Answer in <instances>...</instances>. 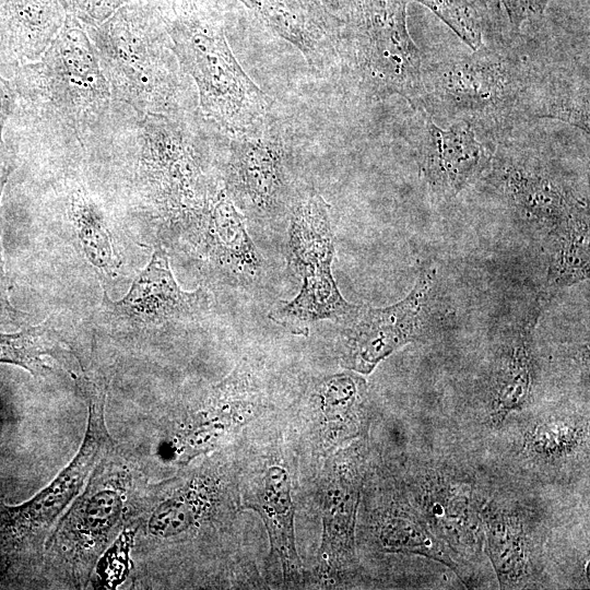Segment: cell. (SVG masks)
Listing matches in <instances>:
<instances>
[{
	"mask_svg": "<svg viewBox=\"0 0 590 590\" xmlns=\"http://www.w3.org/2000/svg\"><path fill=\"white\" fill-rule=\"evenodd\" d=\"M565 91V72L543 69L518 37L503 36L470 54L423 61L417 111L468 121L498 142L527 120L555 118Z\"/></svg>",
	"mask_w": 590,
	"mask_h": 590,
	"instance_id": "6da1fadb",
	"label": "cell"
},
{
	"mask_svg": "<svg viewBox=\"0 0 590 590\" xmlns=\"http://www.w3.org/2000/svg\"><path fill=\"white\" fill-rule=\"evenodd\" d=\"M111 134L134 161L133 188L142 205L170 228L193 232L223 186L215 134L200 110L139 114Z\"/></svg>",
	"mask_w": 590,
	"mask_h": 590,
	"instance_id": "7a4b0ae2",
	"label": "cell"
},
{
	"mask_svg": "<svg viewBox=\"0 0 590 590\" xmlns=\"http://www.w3.org/2000/svg\"><path fill=\"white\" fill-rule=\"evenodd\" d=\"M177 59L193 82L201 114L228 137L268 123L273 101L244 71L225 32L221 0H157Z\"/></svg>",
	"mask_w": 590,
	"mask_h": 590,
	"instance_id": "3957f363",
	"label": "cell"
},
{
	"mask_svg": "<svg viewBox=\"0 0 590 590\" xmlns=\"http://www.w3.org/2000/svg\"><path fill=\"white\" fill-rule=\"evenodd\" d=\"M83 25V24H82ZM115 102L139 114L200 110L157 7L133 0L97 26H84Z\"/></svg>",
	"mask_w": 590,
	"mask_h": 590,
	"instance_id": "277c9868",
	"label": "cell"
},
{
	"mask_svg": "<svg viewBox=\"0 0 590 590\" xmlns=\"http://www.w3.org/2000/svg\"><path fill=\"white\" fill-rule=\"evenodd\" d=\"M11 84L16 103L48 131L83 149L109 138L115 102L84 26L66 15L40 58L20 66Z\"/></svg>",
	"mask_w": 590,
	"mask_h": 590,
	"instance_id": "5b68a950",
	"label": "cell"
},
{
	"mask_svg": "<svg viewBox=\"0 0 590 590\" xmlns=\"http://www.w3.org/2000/svg\"><path fill=\"white\" fill-rule=\"evenodd\" d=\"M338 61L369 99L405 98L418 109L423 58L406 25L405 0H350Z\"/></svg>",
	"mask_w": 590,
	"mask_h": 590,
	"instance_id": "8992f818",
	"label": "cell"
},
{
	"mask_svg": "<svg viewBox=\"0 0 590 590\" xmlns=\"http://www.w3.org/2000/svg\"><path fill=\"white\" fill-rule=\"evenodd\" d=\"M288 220L287 269L302 280V286L269 318L294 334H307L310 326L319 321H345L358 305L343 298L331 272L334 238L329 204L315 191L300 192Z\"/></svg>",
	"mask_w": 590,
	"mask_h": 590,
	"instance_id": "52a82bcc",
	"label": "cell"
},
{
	"mask_svg": "<svg viewBox=\"0 0 590 590\" xmlns=\"http://www.w3.org/2000/svg\"><path fill=\"white\" fill-rule=\"evenodd\" d=\"M228 138L222 179L235 206L257 223L288 216L300 192L295 188L292 154L282 132L269 121Z\"/></svg>",
	"mask_w": 590,
	"mask_h": 590,
	"instance_id": "ba28073f",
	"label": "cell"
},
{
	"mask_svg": "<svg viewBox=\"0 0 590 590\" xmlns=\"http://www.w3.org/2000/svg\"><path fill=\"white\" fill-rule=\"evenodd\" d=\"M78 382L88 404L85 437L75 457L49 485L28 502L3 511L0 535L13 546L22 547L43 539L79 494L91 471L113 448L105 424L104 389L84 377Z\"/></svg>",
	"mask_w": 590,
	"mask_h": 590,
	"instance_id": "9c48e42d",
	"label": "cell"
},
{
	"mask_svg": "<svg viewBox=\"0 0 590 590\" xmlns=\"http://www.w3.org/2000/svg\"><path fill=\"white\" fill-rule=\"evenodd\" d=\"M435 282V270H423L409 294L396 304L374 308L358 305L343 321V366L367 375L386 357L417 337Z\"/></svg>",
	"mask_w": 590,
	"mask_h": 590,
	"instance_id": "30bf717a",
	"label": "cell"
},
{
	"mask_svg": "<svg viewBox=\"0 0 590 590\" xmlns=\"http://www.w3.org/2000/svg\"><path fill=\"white\" fill-rule=\"evenodd\" d=\"M102 461L84 493L56 527L48 545L55 555L71 565L73 573L83 577L126 511L127 481L121 471L101 467Z\"/></svg>",
	"mask_w": 590,
	"mask_h": 590,
	"instance_id": "8fae6325",
	"label": "cell"
},
{
	"mask_svg": "<svg viewBox=\"0 0 590 590\" xmlns=\"http://www.w3.org/2000/svg\"><path fill=\"white\" fill-rule=\"evenodd\" d=\"M418 114L414 137L420 173L436 197L451 199L489 170L495 148L468 121L441 127Z\"/></svg>",
	"mask_w": 590,
	"mask_h": 590,
	"instance_id": "7c38bea8",
	"label": "cell"
},
{
	"mask_svg": "<svg viewBox=\"0 0 590 590\" xmlns=\"http://www.w3.org/2000/svg\"><path fill=\"white\" fill-rule=\"evenodd\" d=\"M499 142L489 168L492 178L523 220L550 231L588 204L534 154L517 149L506 138Z\"/></svg>",
	"mask_w": 590,
	"mask_h": 590,
	"instance_id": "4fadbf2b",
	"label": "cell"
},
{
	"mask_svg": "<svg viewBox=\"0 0 590 590\" xmlns=\"http://www.w3.org/2000/svg\"><path fill=\"white\" fill-rule=\"evenodd\" d=\"M107 311L118 323L131 327H158L193 319L208 308L202 290L187 292L178 285L166 251L156 248L128 293L119 300L105 297Z\"/></svg>",
	"mask_w": 590,
	"mask_h": 590,
	"instance_id": "5bb4252c",
	"label": "cell"
},
{
	"mask_svg": "<svg viewBox=\"0 0 590 590\" xmlns=\"http://www.w3.org/2000/svg\"><path fill=\"white\" fill-rule=\"evenodd\" d=\"M352 447L327 465L321 485L322 535L318 553L321 573L337 576L354 559L356 510L363 483L361 456Z\"/></svg>",
	"mask_w": 590,
	"mask_h": 590,
	"instance_id": "9a60e30c",
	"label": "cell"
},
{
	"mask_svg": "<svg viewBox=\"0 0 590 590\" xmlns=\"http://www.w3.org/2000/svg\"><path fill=\"white\" fill-rule=\"evenodd\" d=\"M192 234L222 282L243 287L260 282L263 260L248 234L244 215L224 185Z\"/></svg>",
	"mask_w": 590,
	"mask_h": 590,
	"instance_id": "2e32d148",
	"label": "cell"
},
{
	"mask_svg": "<svg viewBox=\"0 0 590 590\" xmlns=\"http://www.w3.org/2000/svg\"><path fill=\"white\" fill-rule=\"evenodd\" d=\"M259 22L323 70L338 62L341 22L319 0H238Z\"/></svg>",
	"mask_w": 590,
	"mask_h": 590,
	"instance_id": "e0dca14e",
	"label": "cell"
},
{
	"mask_svg": "<svg viewBox=\"0 0 590 590\" xmlns=\"http://www.w3.org/2000/svg\"><path fill=\"white\" fill-rule=\"evenodd\" d=\"M243 506L262 519L270 540L271 556L279 562L290 585L302 582V564L295 546L294 515L290 473L283 463H263L243 484Z\"/></svg>",
	"mask_w": 590,
	"mask_h": 590,
	"instance_id": "ac0fdd59",
	"label": "cell"
},
{
	"mask_svg": "<svg viewBox=\"0 0 590 590\" xmlns=\"http://www.w3.org/2000/svg\"><path fill=\"white\" fill-rule=\"evenodd\" d=\"M543 310L540 300L531 305L510 328L499 346L489 386V409L496 421L528 402L533 385V333Z\"/></svg>",
	"mask_w": 590,
	"mask_h": 590,
	"instance_id": "d6986e66",
	"label": "cell"
},
{
	"mask_svg": "<svg viewBox=\"0 0 590 590\" xmlns=\"http://www.w3.org/2000/svg\"><path fill=\"white\" fill-rule=\"evenodd\" d=\"M252 373L239 364L215 386L206 409L199 414L180 437L181 453L190 457L213 446L228 429L250 417L259 397Z\"/></svg>",
	"mask_w": 590,
	"mask_h": 590,
	"instance_id": "ffe728a7",
	"label": "cell"
},
{
	"mask_svg": "<svg viewBox=\"0 0 590 590\" xmlns=\"http://www.w3.org/2000/svg\"><path fill=\"white\" fill-rule=\"evenodd\" d=\"M64 17L59 0H0V52L20 66L38 60Z\"/></svg>",
	"mask_w": 590,
	"mask_h": 590,
	"instance_id": "44dd1931",
	"label": "cell"
},
{
	"mask_svg": "<svg viewBox=\"0 0 590 590\" xmlns=\"http://www.w3.org/2000/svg\"><path fill=\"white\" fill-rule=\"evenodd\" d=\"M546 284L564 288L589 278V205L585 204L550 229Z\"/></svg>",
	"mask_w": 590,
	"mask_h": 590,
	"instance_id": "7402d4cb",
	"label": "cell"
},
{
	"mask_svg": "<svg viewBox=\"0 0 590 590\" xmlns=\"http://www.w3.org/2000/svg\"><path fill=\"white\" fill-rule=\"evenodd\" d=\"M366 394V382L355 371H343L321 379L312 398L324 417L326 428L335 433L337 439L355 436Z\"/></svg>",
	"mask_w": 590,
	"mask_h": 590,
	"instance_id": "603a6c76",
	"label": "cell"
},
{
	"mask_svg": "<svg viewBox=\"0 0 590 590\" xmlns=\"http://www.w3.org/2000/svg\"><path fill=\"white\" fill-rule=\"evenodd\" d=\"M379 540L392 552L423 555L457 569L447 547L430 533L426 522L406 504H394L379 521Z\"/></svg>",
	"mask_w": 590,
	"mask_h": 590,
	"instance_id": "cb8c5ba5",
	"label": "cell"
},
{
	"mask_svg": "<svg viewBox=\"0 0 590 590\" xmlns=\"http://www.w3.org/2000/svg\"><path fill=\"white\" fill-rule=\"evenodd\" d=\"M484 522L488 554L502 585L517 583L530 569L529 543L523 524L516 516L489 510L485 512Z\"/></svg>",
	"mask_w": 590,
	"mask_h": 590,
	"instance_id": "d4e9b609",
	"label": "cell"
},
{
	"mask_svg": "<svg viewBox=\"0 0 590 590\" xmlns=\"http://www.w3.org/2000/svg\"><path fill=\"white\" fill-rule=\"evenodd\" d=\"M68 217L92 264L104 274L117 269L109 229L103 213L82 185L74 186L68 194Z\"/></svg>",
	"mask_w": 590,
	"mask_h": 590,
	"instance_id": "484cf974",
	"label": "cell"
},
{
	"mask_svg": "<svg viewBox=\"0 0 590 590\" xmlns=\"http://www.w3.org/2000/svg\"><path fill=\"white\" fill-rule=\"evenodd\" d=\"M433 11L472 50L505 35L497 30L488 0H414Z\"/></svg>",
	"mask_w": 590,
	"mask_h": 590,
	"instance_id": "4316f807",
	"label": "cell"
},
{
	"mask_svg": "<svg viewBox=\"0 0 590 590\" xmlns=\"http://www.w3.org/2000/svg\"><path fill=\"white\" fill-rule=\"evenodd\" d=\"M56 351L47 321L17 332H0V363L20 366L34 376L49 371L44 357Z\"/></svg>",
	"mask_w": 590,
	"mask_h": 590,
	"instance_id": "83f0119b",
	"label": "cell"
},
{
	"mask_svg": "<svg viewBox=\"0 0 590 590\" xmlns=\"http://www.w3.org/2000/svg\"><path fill=\"white\" fill-rule=\"evenodd\" d=\"M202 497V492L193 483L175 491L154 508L148 520V531L164 539L189 530L200 518Z\"/></svg>",
	"mask_w": 590,
	"mask_h": 590,
	"instance_id": "f1b7e54d",
	"label": "cell"
},
{
	"mask_svg": "<svg viewBox=\"0 0 590 590\" xmlns=\"http://www.w3.org/2000/svg\"><path fill=\"white\" fill-rule=\"evenodd\" d=\"M133 0H59L66 15L76 19L83 26H97L117 10Z\"/></svg>",
	"mask_w": 590,
	"mask_h": 590,
	"instance_id": "f546056e",
	"label": "cell"
},
{
	"mask_svg": "<svg viewBox=\"0 0 590 590\" xmlns=\"http://www.w3.org/2000/svg\"><path fill=\"white\" fill-rule=\"evenodd\" d=\"M508 20V34L518 37L523 25L542 17L550 0H492Z\"/></svg>",
	"mask_w": 590,
	"mask_h": 590,
	"instance_id": "4dcf8cb0",
	"label": "cell"
},
{
	"mask_svg": "<svg viewBox=\"0 0 590 590\" xmlns=\"http://www.w3.org/2000/svg\"><path fill=\"white\" fill-rule=\"evenodd\" d=\"M8 180L0 178V211H1V197L4 186ZM1 214H0V326L3 324H19L22 322L24 312L17 310L9 299V284L5 273L3 247L1 237Z\"/></svg>",
	"mask_w": 590,
	"mask_h": 590,
	"instance_id": "1f68e13d",
	"label": "cell"
},
{
	"mask_svg": "<svg viewBox=\"0 0 590 590\" xmlns=\"http://www.w3.org/2000/svg\"><path fill=\"white\" fill-rule=\"evenodd\" d=\"M16 105V94L11 84L0 74V161L15 158L12 149L3 140L4 126Z\"/></svg>",
	"mask_w": 590,
	"mask_h": 590,
	"instance_id": "d6a6232c",
	"label": "cell"
},
{
	"mask_svg": "<svg viewBox=\"0 0 590 590\" xmlns=\"http://www.w3.org/2000/svg\"><path fill=\"white\" fill-rule=\"evenodd\" d=\"M328 12L342 22L345 17L350 0H319Z\"/></svg>",
	"mask_w": 590,
	"mask_h": 590,
	"instance_id": "836d02e7",
	"label": "cell"
},
{
	"mask_svg": "<svg viewBox=\"0 0 590 590\" xmlns=\"http://www.w3.org/2000/svg\"><path fill=\"white\" fill-rule=\"evenodd\" d=\"M151 1H156V0H151Z\"/></svg>",
	"mask_w": 590,
	"mask_h": 590,
	"instance_id": "e575fe53",
	"label": "cell"
}]
</instances>
